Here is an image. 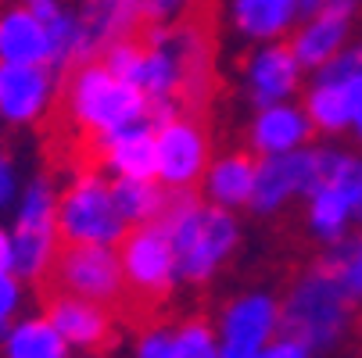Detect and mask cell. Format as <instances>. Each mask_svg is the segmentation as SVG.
I'll return each instance as SVG.
<instances>
[{
	"instance_id": "cell-27",
	"label": "cell",
	"mask_w": 362,
	"mask_h": 358,
	"mask_svg": "<svg viewBox=\"0 0 362 358\" xmlns=\"http://www.w3.org/2000/svg\"><path fill=\"white\" fill-rule=\"evenodd\" d=\"M348 90H351V119L358 122V133H362V72L348 79Z\"/></svg>"
},
{
	"instance_id": "cell-4",
	"label": "cell",
	"mask_w": 362,
	"mask_h": 358,
	"mask_svg": "<svg viewBox=\"0 0 362 358\" xmlns=\"http://www.w3.org/2000/svg\"><path fill=\"white\" fill-rule=\"evenodd\" d=\"M40 297L43 294H76V297H90L100 304H112L119 312V304L126 297V283H122V265H119V251H112L108 244H93V240H54V254L47 262V273L36 283Z\"/></svg>"
},
{
	"instance_id": "cell-6",
	"label": "cell",
	"mask_w": 362,
	"mask_h": 358,
	"mask_svg": "<svg viewBox=\"0 0 362 358\" xmlns=\"http://www.w3.org/2000/svg\"><path fill=\"white\" fill-rule=\"evenodd\" d=\"M54 240H58V201H54V190H50V179L40 176L29 186L25 204L18 212V229H15V244H11L15 247L11 269L22 280L40 283L50 254H54Z\"/></svg>"
},
{
	"instance_id": "cell-7",
	"label": "cell",
	"mask_w": 362,
	"mask_h": 358,
	"mask_svg": "<svg viewBox=\"0 0 362 358\" xmlns=\"http://www.w3.org/2000/svg\"><path fill=\"white\" fill-rule=\"evenodd\" d=\"M209 136L212 122H197L173 115L169 122L158 126V179L169 186H204V172L209 169Z\"/></svg>"
},
{
	"instance_id": "cell-30",
	"label": "cell",
	"mask_w": 362,
	"mask_h": 358,
	"mask_svg": "<svg viewBox=\"0 0 362 358\" xmlns=\"http://www.w3.org/2000/svg\"><path fill=\"white\" fill-rule=\"evenodd\" d=\"M320 4H323V0H298V8H301L305 15H316V11H320Z\"/></svg>"
},
{
	"instance_id": "cell-28",
	"label": "cell",
	"mask_w": 362,
	"mask_h": 358,
	"mask_svg": "<svg viewBox=\"0 0 362 358\" xmlns=\"http://www.w3.org/2000/svg\"><path fill=\"white\" fill-rule=\"evenodd\" d=\"M8 193H11V165H8L4 155H0V204L8 201Z\"/></svg>"
},
{
	"instance_id": "cell-8",
	"label": "cell",
	"mask_w": 362,
	"mask_h": 358,
	"mask_svg": "<svg viewBox=\"0 0 362 358\" xmlns=\"http://www.w3.org/2000/svg\"><path fill=\"white\" fill-rule=\"evenodd\" d=\"M280 333V301L266 290L233 297L219 316L223 358H251Z\"/></svg>"
},
{
	"instance_id": "cell-15",
	"label": "cell",
	"mask_w": 362,
	"mask_h": 358,
	"mask_svg": "<svg viewBox=\"0 0 362 358\" xmlns=\"http://www.w3.org/2000/svg\"><path fill=\"white\" fill-rule=\"evenodd\" d=\"M112 169L133 179H158V129L133 126L112 140Z\"/></svg>"
},
{
	"instance_id": "cell-17",
	"label": "cell",
	"mask_w": 362,
	"mask_h": 358,
	"mask_svg": "<svg viewBox=\"0 0 362 358\" xmlns=\"http://www.w3.org/2000/svg\"><path fill=\"white\" fill-rule=\"evenodd\" d=\"M313 136V126H308V119H301L294 108H280V105H269L262 115H258L255 129H251V143L262 150H291L294 143L308 140Z\"/></svg>"
},
{
	"instance_id": "cell-5",
	"label": "cell",
	"mask_w": 362,
	"mask_h": 358,
	"mask_svg": "<svg viewBox=\"0 0 362 358\" xmlns=\"http://www.w3.org/2000/svg\"><path fill=\"white\" fill-rule=\"evenodd\" d=\"M126 229V219L115 208L112 183L105 176H76L58 197V237L115 244Z\"/></svg>"
},
{
	"instance_id": "cell-10",
	"label": "cell",
	"mask_w": 362,
	"mask_h": 358,
	"mask_svg": "<svg viewBox=\"0 0 362 358\" xmlns=\"http://www.w3.org/2000/svg\"><path fill=\"white\" fill-rule=\"evenodd\" d=\"M316 158H320V150H313V155H276L262 162L258 179H255V193H251V208L273 212L291 190H313Z\"/></svg>"
},
{
	"instance_id": "cell-1",
	"label": "cell",
	"mask_w": 362,
	"mask_h": 358,
	"mask_svg": "<svg viewBox=\"0 0 362 358\" xmlns=\"http://www.w3.org/2000/svg\"><path fill=\"white\" fill-rule=\"evenodd\" d=\"M115 251H119L122 283H126L119 316H126L140 330V326L154 323V316L162 312V304L173 297V290L180 283L169 222L165 219L129 222L122 229V237L115 240Z\"/></svg>"
},
{
	"instance_id": "cell-9",
	"label": "cell",
	"mask_w": 362,
	"mask_h": 358,
	"mask_svg": "<svg viewBox=\"0 0 362 358\" xmlns=\"http://www.w3.org/2000/svg\"><path fill=\"white\" fill-rule=\"evenodd\" d=\"M40 304H43V316L54 323V330L69 340V347L86 351V354H97V351L112 347V340H115V316H119L112 304H100V301H90V297H76V294H65V290L43 294Z\"/></svg>"
},
{
	"instance_id": "cell-13",
	"label": "cell",
	"mask_w": 362,
	"mask_h": 358,
	"mask_svg": "<svg viewBox=\"0 0 362 358\" xmlns=\"http://www.w3.org/2000/svg\"><path fill=\"white\" fill-rule=\"evenodd\" d=\"M247 147H237L233 155H226L223 162L212 165L209 176V193L216 204H247L255 193V179L258 169H262V150H258L251 140H244Z\"/></svg>"
},
{
	"instance_id": "cell-11",
	"label": "cell",
	"mask_w": 362,
	"mask_h": 358,
	"mask_svg": "<svg viewBox=\"0 0 362 358\" xmlns=\"http://www.w3.org/2000/svg\"><path fill=\"white\" fill-rule=\"evenodd\" d=\"M351 8H355V0H323L320 11L313 15V22L291 40L298 65H320V61L334 58L337 43L344 40V25H348Z\"/></svg>"
},
{
	"instance_id": "cell-25",
	"label": "cell",
	"mask_w": 362,
	"mask_h": 358,
	"mask_svg": "<svg viewBox=\"0 0 362 358\" xmlns=\"http://www.w3.org/2000/svg\"><path fill=\"white\" fill-rule=\"evenodd\" d=\"M316 351L308 347V344H301V340H294V337H287V333H276L262 351L258 354H251V358H313Z\"/></svg>"
},
{
	"instance_id": "cell-22",
	"label": "cell",
	"mask_w": 362,
	"mask_h": 358,
	"mask_svg": "<svg viewBox=\"0 0 362 358\" xmlns=\"http://www.w3.org/2000/svg\"><path fill=\"white\" fill-rule=\"evenodd\" d=\"M176 337H180L183 358H223L219 333L204 323V319H187V323H180V326H176Z\"/></svg>"
},
{
	"instance_id": "cell-12",
	"label": "cell",
	"mask_w": 362,
	"mask_h": 358,
	"mask_svg": "<svg viewBox=\"0 0 362 358\" xmlns=\"http://www.w3.org/2000/svg\"><path fill=\"white\" fill-rule=\"evenodd\" d=\"M50 93L47 65H0V115L11 122H25L40 112Z\"/></svg>"
},
{
	"instance_id": "cell-21",
	"label": "cell",
	"mask_w": 362,
	"mask_h": 358,
	"mask_svg": "<svg viewBox=\"0 0 362 358\" xmlns=\"http://www.w3.org/2000/svg\"><path fill=\"white\" fill-rule=\"evenodd\" d=\"M323 265L341 280V287L351 294V301H362V237L330 251V258H323Z\"/></svg>"
},
{
	"instance_id": "cell-16",
	"label": "cell",
	"mask_w": 362,
	"mask_h": 358,
	"mask_svg": "<svg viewBox=\"0 0 362 358\" xmlns=\"http://www.w3.org/2000/svg\"><path fill=\"white\" fill-rule=\"evenodd\" d=\"M69 340L54 330L47 316L25 319L8 330L4 337V358H69Z\"/></svg>"
},
{
	"instance_id": "cell-29",
	"label": "cell",
	"mask_w": 362,
	"mask_h": 358,
	"mask_svg": "<svg viewBox=\"0 0 362 358\" xmlns=\"http://www.w3.org/2000/svg\"><path fill=\"white\" fill-rule=\"evenodd\" d=\"M11 258H15V247L8 244L4 233H0V273H8V269H11Z\"/></svg>"
},
{
	"instance_id": "cell-20",
	"label": "cell",
	"mask_w": 362,
	"mask_h": 358,
	"mask_svg": "<svg viewBox=\"0 0 362 358\" xmlns=\"http://www.w3.org/2000/svg\"><path fill=\"white\" fill-rule=\"evenodd\" d=\"M348 215H351V204H348V197L341 193V186L323 183V186L313 190L308 226H313L316 237H323V240H337L341 229H344V222H348Z\"/></svg>"
},
{
	"instance_id": "cell-26",
	"label": "cell",
	"mask_w": 362,
	"mask_h": 358,
	"mask_svg": "<svg viewBox=\"0 0 362 358\" xmlns=\"http://www.w3.org/2000/svg\"><path fill=\"white\" fill-rule=\"evenodd\" d=\"M18 301H22L18 276H11V273H0V330H4V326H8V319L15 316Z\"/></svg>"
},
{
	"instance_id": "cell-18",
	"label": "cell",
	"mask_w": 362,
	"mask_h": 358,
	"mask_svg": "<svg viewBox=\"0 0 362 358\" xmlns=\"http://www.w3.org/2000/svg\"><path fill=\"white\" fill-rule=\"evenodd\" d=\"M348 79L320 83L313 93H308V122H313L316 129L337 133L351 119V90H348Z\"/></svg>"
},
{
	"instance_id": "cell-14",
	"label": "cell",
	"mask_w": 362,
	"mask_h": 358,
	"mask_svg": "<svg viewBox=\"0 0 362 358\" xmlns=\"http://www.w3.org/2000/svg\"><path fill=\"white\" fill-rule=\"evenodd\" d=\"M298 79V58H294V43H280L266 54H258L251 65V100L258 108H269L284 93H291Z\"/></svg>"
},
{
	"instance_id": "cell-23",
	"label": "cell",
	"mask_w": 362,
	"mask_h": 358,
	"mask_svg": "<svg viewBox=\"0 0 362 358\" xmlns=\"http://www.w3.org/2000/svg\"><path fill=\"white\" fill-rule=\"evenodd\" d=\"M133 358H183L176 330H169L162 323L140 326L136 330V344H133Z\"/></svg>"
},
{
	"instance_id": "cell-2",
	"label": "cell",
	"mask_w": 362,
	"mask_h": 358,
	"mask_svg": "<svg viewBox=\"0 0 362 358\" xmlns=\"http://www.w3.org/2000/svg\"><path fill=\"white\" fill-rule=\"evenodd\" d=\"M158 219L169 222L176 269L180 280L190 287L209 283L219 273V265L230 258V251L237 247V222L219 204H204L201 190L173 186L169 204Z\"/></svg>"
},
{
	"instance_id": "cell-3",
	"label": "cell",
	"mask_w": 362,
	"mask_h": 358,
	"mask_svg": "<svg viewBox=\"0 0 362 358\" xmlns=\"http://www.w3.org/2000/svg\"><path fill=\"white\" fill-rule=\"evenodd\" d=\"M351 294L320 262L294 280L291 294L280 301V333L308 344L313 351H330L351 326Z\"/></svg>"
},
{
	"instance_id": "cell-19",
	"label": "cell",
	"mask_w": 362,
	"mask_h": 358,
	"mask_svg": "<svg viewBox=\"0 0 362 358\" xmlns=\"http://www.w3.org/2000/svg\"><path fill=\"white\" fill-rule=\"evenodd\" d=\"M298 0H237V25L247 36H276L291 25Z\"/></svg>"
},
{
	"instance_id": "cell-24",
	"label": "cell",
	"mask_w": 362,
	"mask_h": 358,
	"mask_svg": "<svg viewBox=\"0 0 362 358\" xmlns=\"http://www.w3.org/2000/svg\"><path fill=\"white\" fill-rule=\"evenodd\" d=\"M327 183L341 186V193H344L348 204H351V215L362 219V165H358V162H348V158H334Z\"/></svg>"
}]
</instances>
